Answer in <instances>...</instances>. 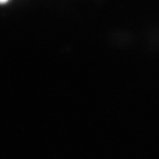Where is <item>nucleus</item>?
<instances>
[{
    "mask_svg": "<svg viewBox=\"0 0 159 159\" xmlns=\"http://www.w3.org/2000/svg\"><path fill=\"white\" fill-rule=\"evenodd\" d=\"M7 1H8V0H0V3H4L7 2Z\"/></svg>",
    "mask_w": 159,
    "mask_h": 159,
    "instance_id": "f257e3e1",
    "label": "nucleus"
}]
</instances>
